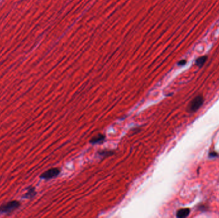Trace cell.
Here are the masks:
<instances>
[{"instance_id": "obj_1", "label": "cell", "mask_w": 219, "mask_h": 218, "mask_svg": "<svg viewBox=\"0 0 219 218\" xmlns=\"http://www.w3.org/2000/svg\"><path fill=\"white\" fill-rule=\"evenodd\" d=\"M203 102H204V99L203 96H197L189 104V108H188V111L191 113L197 111L201 107Z\"/></svg>"}, {"instance_id": "obj_2", "label": "cell", "mask_w": 219, "mask_h": 218, "mask_svg": "<svg viewBox=\"0 0 219 218\" xmlns=\"http://www.w3.org/2000/svg\"><path fill=\"white\" fill-rule=\"evenodd\" d=\"M20 203L19 202L11 201L0 206V213H9L18 209Z\"/></svg>"}, {"instance_id": "obj_3", "label": "cell", "mask_w": 219, "mask_h": 218, "mask_svg": "<svg viewBox=\"0 0 219 218\" xmlns=\"http://www.w3.org/2000/svg\"><path fill=\"white\" fill-rule=\"evenodd\" d=\"M60 170L58 168H51L42 174L40 175V178L46 180L53 179V178H55L56 176H57L60 174Z\"/></svg>"}, {"instance_id": "obj_4", "label": "cell", "mask_w": 219, "mask_h": 218, "mask_svg": "<svg viewBox=\"0 0 219 218\" xmlns=\"http://www.w3.org/2000/svg\"><path fill=\"white\" fill-rule=\"evenodd\" d=\"M190 212V210L188 208L181 209L177 212L176 216L179 218H184L189 216Z\"/></svg>"}, {"instance_id": "obj_5", "label": "cell", "mask_w": 219, "mask_h": 218, "mask_svg": "<svg viewBox=\"0 0 219 218\" xmlns=\"http://www.w3.org/2000/svg\"><path fill=\"white\" fill-rule=\"evenodd\" d=\"M105 139V136L103 134H99L96 136H94L90 140V143L92 144H97V143H102Z\"/></svg>"}, {"instance_id": "obj_6", "label": "cell", "mask_w": 219, "mask_h": 218, "mask_svg": "<svg viewBox=\"0 0 219 218\" xmlns=\"http://www.w3.org/2000/svg\"><path fill=\"white\" fill-rule=\"evenodd\" d=\"M35 194L36 192L35 188L33 187H30L28 189V192L25 195V197L26 198H32L35 196Z\"/></svg>"}, {"instance_id": "obj_7", "label": "cell", "mask_w": 219, "mask_h": 218, "mask_svg": "<svg viewBox=\"0 0 219 218\" xmlns=\"http://www.w3.org/2000/svg\"><path fill=\"white\" fill-rule=\"evenodd\" d=\"M206 60H207V56H201L196 60L195 64L197 66L201 67L205 63Z\"/></svg>"}, {"instance_id": "obj_8", "label": "cell", "mask_w": 219, "mask_h": 218, "mask_svg": "<svg viewBox=\"0 0 219 218\" xmlns=\"http://www.w3.org/2000/svg\"><path fill=\"white\" fill-rule=\"evenodd\" d=\"M99 153L101 155H102V156H108V155H111L113 154V152L110 151H103L101 152H99Z\"/></svg>"}, {"instance_id": "obj_9", "label": "cell", "mask_w": 219, "mask_h": 218, "mask_svg": "<svg viewBox=\"0 0 219 218\" xmlns=\"http://www.w3.org/2000/svg\"><path fill=\"white\" fill-rule=\"evenodd\" d=\"M185 64H186V61H185V60H181V61H180L179 62L178 65H185Z\"/></svg>"}, {"instance_id": "obj_10", "label": "cell", "mask_w": 219, "mask_h": 218, "mask_svg": "<svg viewBox=\"0 0 219 218\" xmlns=\"http://www.w3.org/2000/svg\"><path fill=\"white\" fill-rule=\"evenodd\" d=\"M210 157H215V156H218V154L217 153H216L215 152H212V153H211L210 154Z\"/></svg>"}]
</instances>
